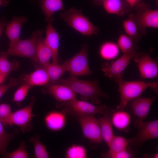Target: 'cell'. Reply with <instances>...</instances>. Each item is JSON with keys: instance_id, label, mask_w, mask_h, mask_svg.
I'll return each mask as SVG.
<instances>
[{"instance_id": "6da1fadb", "label": "cell", "mask_w": 158, "mask_h": 158, "mask_svg": "<svg viewBox=\"0 0 158 158\" xmlns=\"http://www.w3.org/2000/svg\"><path fill=\"white\" fill-rule=\"evenodd\" d=\"M54 84L66 85L76 94L80 95L81 100H90L92 104L97 105L101 103L100 97L108 98L107 93L104 92L99 85L98 81H85L80 80L75 77L71 76L66 79H60Z\"/></svg>"}, {"instance_id": "7a4b0ae2", "label": "cell", "mask_w": 158, "mask_h": 158, "mask_svg": "<svg viewBox=\"0 0 158 158\" xmlns=\"http://www.w3.org/2000/svg\"><path fill=\"white\" fill-rule=\"evenodd\" d=\"M115 81L118 85L120 101L116 110H123L128 103L139 96L147 88L150 87L156 93H158V82L147 83L141 81H125L122 78Z\"/></svg>"}, {"instance_id": "3957f363", "label": "cell", "mask_w": 158, "mask_h": 158, "mask_svg": "<svg viewBox=\"0 0 158 158\" xmlns=\"http://www.w3.org/2000/svg\"><path fill=\"white\" fill-rule=\"evenodd\" d=\"M56 105L59 108L63 107L62 111L66 115H71L75 118L97 114L103 115L112 109L104 104L96 105L87 101L79 100L76 98L56 104Z\"/></svg>"}, {"instance_id": "277c9868", "label": "cell", "mask_w": 158, "mask_h": 158, "mask_svg": "<svg viewBox=\"0 0 158 158\" xmlns=\"http://www.w3.org/2000/svg\"><path fill=\"white\" fill-rule=\"evenodd\" d=\"M60 17L71 27L83 35L90 36L96 35L99 29L84 16L82 11L72 8L60 14Z\"/></svg>"}, {"instance_id": "5b68a950", "label": "cell", "mask_w": 158, "mask_h": 158, "mask_svg": "<svg viewBox=\"0 0 158 158\" xmlns=\"http://www.w3.org/2000/svg\"><path fill=\"white\" fill-rule=\"evenodd\" d=\"M133 18L138 30L142 35L147 33V28H158V10L151 9L147 4L140 2L135 7Z\"/></svg>"}, {"instance_id": "8992f818", "label": "cell", "mask_w": 158, "mask_h": 158, "mask_svg": "<svg viewBox=\"0 0 158 158\" xmlns=\"http://www.w3.org/2000/svg\"><path fill=\"white\" fill-rule=\"evenodd\" d=\"M138 133L133 137L128 139L129 145L136 147L140 146L147 140L158 138V120L144 122L137 118L134 121Z\"/></svg>"}, {"instance_id": "52a82bcc", "label": "cell", "mask_w": 158, "mask_h": 158, "mask_svg": "<svg viewBox=\"0 0 158 158\" xmlns=\"http://www.w3.org/2000/svg\"><path fill=\"white\" fill-rule=\"evenodd\" d=\"M142 53L135 51L123 53L116 61L110 63H104L102 67V70L106 76L114 80L122 78L124 75V71L131 60L139 57Z\"/></svg>"}, {"instance_id": "ba28073f", "label": "cell", "mask_w": 158, "mask_h": 158, "mask_svg": "<svg viewBox=\"0 0 158 158\" xmlns=\"http://www.w3.org/2000/svg\"><path fill=\"white\" fill-rule=\"evenodd\" d=\"M88 48L87 45L84 46L78 53L63 63L71 76L89 75L93 73L89 66Z\"/></svg>"}, {"instance_id": "9c48e42d", "label": "cell", "mask_w": 158, "mask_h": 158, "mask_svg": "<svg viewBox=\"0 0 158 158\" xmlns=\"http://www.w3.org/2000/svg\"><path fill=\"white\" fill-rule=\"evenodd\" d=\"M36 99L34 97L31 99L30 103L26 107L12 112L8 126L14 125L19 127L22 133H25L31 131L33 128L32 124V118L37 116L32 113Z\"/></svg>"}, {"instance_id": "30bf717a", "label": "cell", "mask_w": 158, "mask_h": 158, "mask_svg": "<svg viewBox=\"0 0 158 158\" xmlns=\"http://www.w3.org/2000/svg\"><path fill=\"white\" fill-rule=\"evenodd\" d=\"M80 124L83 136L93 144L98 145L103 140L98 120L95 115H88L75 118Z\"/></svg>"}, {"instance_id": "8fae6325", "label": "cell", "mask_w": 158, "mask_h": 158, "mask_svg": "<svg viewBox=\"0 0 158 158\" xmlns=\"http://www.w3.org/2000/svg\"><path fill=\"white\" fill-rule=\"evenodd\" d=\"M6 53L8 55L28 58L37 63L36 43L32 36L27 39L20 40L13 45L9 46Z\"/></svg>"}, {"instance_id": "7c38bea8", "label": "cell", "mask_w": 158, "mask_h": 158, "mask_svg": "<svg viewBox=\"0 0 158 158\" xmlns=\"http://www.w3.org/2000/svg\"><path fill=\"white\" fill-rule=\"evenodd\" d=\"M142 78H156L158 75L157 62L153 59L150 53H143L139 57L134 59Z\"/></svg>"}, {"instance_id": "4fadbf2b", "label": "cell", "mask_w": 158, "mask_h": 158, "mask_svg": "<svg viewBox=\"0 0 158 158\" xmlns=\"http://www.w3.org/2000/svg\"><path fill=\"white\" fill-rule=\"evenodd\" d=\"M46 85L42 90L43 93L52 96L57 101V104L76 98V94L66 85L59 84Z\"/></svg>"}, {"instance_id": "5bb4252c", "label": "cell", "mask_w": 158, "mask_h": 158, "mask_svg": "<svg viewBox=\"0 0 158 158\" xmlns=\"http://www.w3.org/2000/svg\"><path fill=\"white\" fill-rule=\"evenodd\" d=\"M43 32L38 30L33 32L32 36L35 40L36 45L37 63L39 67H44L50 63L52 59L51 51L42 37Z\"/></svg>"}, {"instance_id": "9a60e30c", "label": "cell", "mask_w": 158, "mask_h": 158, "mask_svg": "<svg viewBox=\"0 0 158 158\" xmlns=\"http://www.w3.org/2000/svg\"><path fill=\"white\" fill-rule=\"evenodd\" d=\"M54 20V18L52 16L46 20L48 24L46 27V37L44 40L51 51L52 63H59L58 51L60 37L53 26L52 22Z\"/></svg>"}, {"instance_id": "2e32d148", "label": "cell", "mask_w": 158, "mask_h": 158, "mask_svg": "<svg viewBox=\"0 0 158 158\" xmlns=\"http://www.w3.org/2000/svg\"><path fill=\"white\" fill-rule=\"evenodd\" d=\"M157 96L143 97L139 96L130 101V106L137 118L143 121L148 116L151 107Z\"/></svg>"}, {"instance_id": "e0dca14e", "label": "cell", "mask_w": 158, "mask_h": 158, "mask_svg": "<svg viewBox=\"0 0 158 158\" xmlns=\"http://www.w3.org/2000/svg\"><path fill=\"white\" fill-rule=\"evenodd\" d=\"M66 115L62 111H51L44 116V123L49 130L53 132L59 131L63 129L66 125Z\"/></svg>"}, {"instance_id": "ac0fdd59", "label": "cell", "mask_w": 158, "mask_h": 158, "mask_svg": "<svg viewBox=\"0 0 158 158\" xmlns=\"http://www.w3.org/2000/svg\"><path fill=\"white\" fill-rule=\"evenodd\" d=\"M24 16H14L6 25V34L10 40L9 46L14 44L20 39L21 28L23 25L28 21Z\"/></svg>"}, {"instance_id": "d6986e66", "label": "cell", "mask_w": 158, "mask_h": 158, "mask_svg": "<svg viewBox=\"0 0 158 158\" xmlns=\"http://www.w3.org/2000/svg\"><path fill=\"white\" fill-rule=\"evenodd\" d=\"M21 80L23 83L27 84L32 87L35 86L46 85L49 82V78L45 68L39 67L29 74L22 75Z\"/></svg>"}, {"instance_id": "ffe728a7", "label": "cell", "mask_w": 158, "mask_h": 158, "mask_svg": "<svg viewBox=\"0 0 158 158\" xmlns=\"http://www.w3.org/2000/svg\"><path fill=\"white\" fill-rule=\"evenodd\" d=\"M114 110L112 109L98 120L103 140L108 146L114 136L111 117Z\"/></svg>"}, {"instance_id": "44dd1931", "label": "cell", "mask_w": 158, "mask_h": 158, "mask_svg": "<svg viewBox=\"0 0 158 158\" xmlns=\"http://www.w3.org/2000/svg\"><path fill=\"white\" fill-rule=\"evenodd\" d=\"M112 125L117 129L124 130L130 125L131 117L129 114L123 110H114L111 117Z\"/></svg>"}, {"instance_id": "7402d4cb", "label": "cell", "mask_w": 158, "mask_h": 158, "mask_svg": "<svg viewBox=\"0 0 158 158\" xmlns=\"http://www.w3.org/2000/svg\"><path fill=\"white\" fill-rule=\"evenodd\" d=\"M133 14H130L128 18L123 22V26L126 35L128 36L134 43L140 41L142 35L139 32L134 22Z\"/></svg>"}, {"instance_id": "603a6c76", "label": "cell", "mask_w": 158, "mask_h": 158, "mask_svg": "<svg viewBox=\"0 0 158 158\" xmlns=\"http://www.w3.org/2000/svg\"><path fill=\"white\" fill-rule=\"evenodd\" d=\"M41 8L46 20L52 17L55 12L64 10L62 0H42Z\"/></svg>"}, {"instance_id": "cb8c5ba5", "label": "cell", "mask_w": 158, "mask_h": 158, "mask_svg": "<svg viewBox=\"0 0 158 158\" xmlns=\"http://www.w3.org/2000/svg\"><path fill=\"white\" fill-rule=\"evenodd\" d=\"M44 67L49 78V82L47 85L55 83L61 79V76L67 71L63 63L59 64V63H49Z\"/></svg>"}, {"instance_id": "d4e9b609", "label": "cell", "mask_w": 158, "mask_h": 158, "mask_svg": "<svg viewBox=\"0 0 158 158\" xmlns=\"http://www.w3.org/2000/svg\"><path fill=\"white\" fill-rule=\"evenodd\" d=\"M120 49L117 44L110 41H106L101 45L99 54L103 59L110 60L117 57L119 54Z\"/></svg>"}, {"instance_id": "484cf974", "label": "cell", "mask_w": 158, "mask_h": 158, "mask_svg": "<svg viewBox=\"0 0 158 158\" xmlns=\"http://www.w3.org/2000/svg\"><path fill=\"white\" fill-rule=\"evenodd\" d=\"M102 3L108 13L122 16L125 13V9L121 0H103Z\"/></svg>"}, {"instance_id": "4316f807", "label": "cell", "mask_w": 158, "mask_h": 158, "mask_svg": "<svg viewBox=\"0 0 158 158\" xmlns=\"http://www.w3.org/2000/svg\"><path fill=\"white\" fill-rule=\"evenodd\" d=\"M6 53L1 52L0 54V74L7 76L12 71L18 69L20 64L16 60L9 61Z\"/></svg>"}, {"instance_id": "83f0119b", "label": "cell", "mask_w": 158, "mask_h": 158, "mask_svg": "<svg viewBox=\"0 0 158 158\" xmlns=\"http://www.w3.org/2000/svg\"><path fill=\"white\" fill-rule=\"evenodd\" d=\"M128 145V139L114 135L108 146L109 150L105 153L111 154L121 151L126 148Z\"/></svg>"}, {"instance_id": "f1b7e54d", "label": "cell", "mask_w": 158, "mask_h": 158, "mask_svg": "<svg viewBox=\"0 0 158 158\" xmlns=\"http://www.w3.org/2000/svg\"><path fill=\"white\" fill-rule=\"evenodd\" d=\"M40 138L38 135L36 134L34 136L30 137L29 139L30 142L33 145L35 157L36 158H49L46 147L41 143Z\"/></svg>"}, {"instance_id": "f546056e", "label": "cell", "mask_w": 158, "mask_h": 158, "mask_svg": "<svg viewBox=\"0 0 158 158\" xmlns=\"http://www.w3.org/2000/svg\"><path fill=\"white\" fill-rule=\"evenodd\" d=\"M134 43L127 35L122 34L118 38L117 44L120 50L125 53L133 51H138V46Z\"/></svg>"}, {"instance_id": "4dcf8cb0", "label": "cell", "mask_w": 158, "mask_h": 158, "mask_svg": "<svg viewBox=\"0 0 158 158\" xmlns=\"http://www.w3.org/2000/svg\"><path fill=\"white\" fill-rule=\"evenodd\" d=\"M65 157L66 158H86L87 150L83 145H72L66 150Z\"/></svg>"}, {"instance_id": "1f68e13d", "label": "cell", "mask_w": 158, "mask_h": 158, "mask_svg": "<svg viewBox=\"0 0 158 158\" xmlns=\"http://www.w3.org/2000/svg\"><path fill=\"white\" fill-rule=\"evenodd\" d=\"M29 155L26 150L25 143L24 141H22L17 149L11 152H7L4 157L7 158H28L29 157Z\"/></svg>"}, {"instance_id": "d6a6232c", "label": "cell", "mask_w": 158, "mask_h": 158, "mask_svg": "<svg viewBox=\"0 0 158 158\" xmlns=\"http://www.w3.org/2000/svg\"><path fill=\"white\" fill-rule=\"evenodd\" d=\"M32 87L27 84L23 83L15 92L12 102H16L18 104L20 103L25 98L29 90Z\"/></svg>"}, {"instance_id": "836d02e7", "label": "cell", "mask_w": 158, "mask_h": 158, "mask_svg": "<svg viewBox=\"0 0 158 158\" xmlns=\"http://www.w3.org/2000/svg\"><path fill=\"white\" fill-rule=\"evenodd\" d=\"M102 157L106 158H131L135 157V154L131 149L127 147L125 149L117 152L106 154L103 153Z\"/></svg>"}, {"instance_id": "e575fe53", "label": "cell", "mask_w": 158, "mask_h": 158, "mask_svg": "<svg viewBox=\"0 0 158 158\" xmlns=\"http://www.w3.org/2000/svg\"><path fill=\"white\" fill-rule=\"evenodd\" d=\"M12 113L10 105L4 103L0 104V121L3 124L8 125Z\"/></svg>"}, {"instance_id": "d590c367", "label": "cell", "mask_w": 158, "mask_h": 158, "mask_svg": "<svg viewBox=\"0 0 158 158\" xmlns=\"http://www.w3.org/2000/svg\"><path fill=\"white\" fill-rule=\"evenodd\" d=\"M19 83L18 79L13 78H11L8 83L0 85V98L10 88L18 86Z\"/></svg>"}, {"instance_id": "8d00e7d4", "label": "cell", "mask_w": 158, "mask_h": 158, "mask_svg": "<svg viewBox=\"0 0 158 158\" xmlns=\"http://www.w3.org/2000/svg\"><path fill=\"white\" fill-rule=\"evenodd\" d=\"M17 133V131H16L13 134H11L6 133L4 130L2 123L0 121V137L10 141Z\"/></svg>"}, {"instance_id": "74e56055", "label": "cell", "mask_w": 158, "mask_h": 158, "mask_svg": "<svg viewBox=\"0 0 158 158\" xmlns=\"http://www.w3.org/2000/svg\"><path fill=\"white\" fill-rule=\"evenodd\" d=\"M10 141L0 137V154L3 157L7 152L6 149Z\"/></svg>"}, {"instance_id": "f35d334b", "label": "cell", "mask_w": 158, "mask_h": 158, "mask_svg": "<svg viewBox=\"0 0 158 158\" xmlns=\"http://www.w3.org/2000/svg\"><path fill=\"white\" fill-rule=\"evenodd\" d=\"M131 8L135 7L140 2L141 0H125Z\"/></svg>"}, {"instance_id": "ab89813d", "label": "cell", "mask_w": 158, "mask_h": 158, "mask_svg": "<svg viewBox=\"0 0 158 158\" xmlns=\"http://www.w3.org/2000/svg\"><path fill=\"white\" fill-rule=\"evenodd\" d=\"M10 2V0H0V8L1 6L5 7L8 6Z\"/></svg>"}, {"instance_id": "60d3db41", "label": "cell", "mask_w": 158, "mask_h": 158, "mask_svg": "<svg viewBox=\"0 0 158 158\" xmlns=\"http://www.w3.org/2000/svg\"><path fill=\"white\" fill-rule=\"evenodd\" d=\"M7 24V23L5 21L0 20V37L2 33L3 28Z\"/></svg>"}, {"instance_id": "b9f144b4", "label": "cell", "mask_w": 158, "mask_h": 158, "mask_svg": "<svg viewBox=\"0 0 158 158\" xmlns=\"http://www.w3.org/2000/svg\"><path fill=\"white\" fill-rule=\"evenodd\" d=\"M145 157L149 158H158V153H156L154 154H153L152 156H150L149 154H145L144 156Z\"/></svg>"}, {"instance_id": "7bdbcfd3", "label": "cell", "mask_w": 158, "mask_h": 158, "mask_svg": "<svg viewBox=\"0 0 158 158\" xmlns=\"http://www.w3.org/2000/svg\"><path fill=\"white\" fill-rule=\"evenodd\" d=\"M7 76L0 74V85L4 82Z\"/></svg>"}, {"instance_id": "ee69618b", "label": "cell", "mask_w": 158, "mask_h": 158, "mask_svg": "<svg viewBox=\"0 0 158 158\" xmlns=\"http://www.w3.org/2000/svg\"><path fill=\"white\" fill-rule=\"evenodd\" d=\"M95 1H96L97 2H102V1L103 0H94Z\"/></svg>"}]
</instances>
